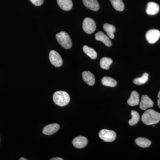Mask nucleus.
<instances>
[{
    "mask_svg": "<svg viewBox=\"0 0 160 160\" xmlns=\"http://www.w3.org/2000/svg\"><path fill=\"white\" fill-rule=\"evenodd\" d=\"M142 120L146 125H154L160 122V113L153 109H148L143 113Z\"/></svg>",
    "mask_w": 160,
    "mask_h": 160,
    "instance_id": "nucleus-1",
    "label": "nucleus"
},
{
    "mask_svg": "<svg viewBox=\"0 0 160 160\" xmlns=\"http://www.w3.org/2000/svg\"><path fill=\"white\" fill-rule=\"evenodd\" d=\"M53 100L58 106H66L70 102V97L66 92L58 91L56 92L53 95Z\"/></svg>",
    "mask_w": 160,
    "mask_h": 160,
    "instance_id": "nucleus-2",
    "label": "nucleus"
},
{
    "mask_svg": "<svg viewBox=\"0 0 160 160\" xmlns=\"http://www.w3.org/2000/svg\"><path fill=\"white\" fill-rule=\"evenodd\" d=\"M57 40L60 45L66 49L72 47V43L69 35L65 32H61L56 35Z\"/></svg>",
    "mask_w": 160,
    "mask_h": 160,
    "instance_id": "nucleus-3",
    "label": "nucleus"
},
{
    "mask_svg": "<svg viewBox=\"0 0 160 160\" xmlns=\"http://www.w3.org/2000/svg\"><path fill=\"white\" fill-rule=\"evenodd\" d=\"M96 24L94 20L90 18H86L83 22V30L88 34H91L96 29Z\"/></svg>",
    "mask_w": 160,
    "mask_h": 160,
    "instance_id": "nucleus-4",
    "label": "nucleus"
},
{
    "mask_svg": "<svg viewBox=\"0 0 160 160\" xmlns=\"http://www.w3.org/2000/svg\"><path fill=\"white\" fill-rule=\"evenodd\" d=\"M101 139L106 142H112L116 139V133L114 131L108 129H102L99 133Z\"/></svg>",
    "mask_w": 160,
    "mask_h": 160,
    "instance_id": "nucleus-5",
    "label": "nucleus"
},
{
    "mask_svg": "<svg viewBox=\"0 0 160 160\" xmlns=\"http://www.w3.org/2000/svg\"><path fill=\"white\" fill-rule=\"evenodd\" d=\"M49 58L50 62L55 67H59L62 65L63 61L61 56L55 50H51L49 52Z\"/></svg>",
    "mask_w": 160,
    "mask_h": 160,
    "instance_id": "nucleus-6",
    "label": "nucleus"
},
{
    "mask_svg": "<svg viewBox=\"0 0 160 160\" xmlns=\"http://www.w3.org/2000/svg\"><path fill=\"white\" fill-rule=\"evenodd\" d=\"M146 37L148 42L150 44H154L158 42L159 39L160 32L158 29H150L146 32Z\"/></svg>",
    "mask_w": 160,
    "mask_h": 160,
    "instance_id": "nucleus-7",
    "label": "nucleus"
},
{
    "mask_svg": "<svg viewBox=\"0 0 160 160\" xmlns=\"http://www.w3.org/2000/svg\"><path fill=\"white\" fill-rule=\"evenodd\" d=\"M153 102L146 95H143L140 102V108L142 110H146L153 106Z\"/></svg>",
    "mask_w": 160,
    "mask_h": 160,
    "instance_id": "nucleus-8",
    "label": "nucleus"
},
{
    "mask_svg": "<svg viewBox=\"0 0 160 160\" xmlns=\"http://www.w3.org/2000/svg\"><path fill=\"white\" fill-rule=\"evenodd\" d=\"M72 145L75 148L82 149L86 147L88 143V139L83 136H78L75 138L72 142Z\"/></svg>",
    "mask_w": 160,
    "mask_h": 160,
    "instance_id": "nucleus-9",
    "label": "nucleus"
},
{
    "mask_svg": "<svg viewBox=\"0 0 160 160\" xmlns=\"http://www.w3.org/2000/svg\"><path fill=\"white\" fill-rule=\"evenodd\" d=\"M60 129V126L57 123L50 124L43 128L42 132L44 134L47 135L53 134L58 131Z\"/></svg>",
    "mask_w": 160,
    "mask_h": 160,
    "instance_id": "nucleus-10",
    "label": "nucleus"
},
{
    "mask_svg": "<svg viewBox=\"0 0 160 160\" xmlns=\"http://www.w3.org/2000/svg\"><path fill=\"white\" fill-rule=\"evenodd\" d=\"M95 39L98 41L102 42L106 46L110 47L112 45L109 37L107 36L102 32H98L95 34Z\"/></svg>",
    "mask_w": 160,
    "mask_h": 160,
    "instance_id": "nucleus-11",
    "label": "nucleus"
},
{
    "mask_svg": "<svg viewBox=\"0 0 160 160\" xmlns=\"http://www.w3.org/2000/svg\"><path fill=\"white\" fill-rule=\"evenodd\" d=\"M159 6L157 3L149 2L148 3L146 9V12L150 15H154L159 11Z\"/></svg>",
    "mask_w": 160,
    "mask_h": 160,
    "instance_id": "nucleus-12",
    "label": "nucleus"
},
{
    "mask_svg": "<svg viewBox=\"0 0 160 160\" xmlns=\"http://www.w3.org/2000/svg\"><path fill=\"white\" fill-rule=\"evenodd\" d=\"M84 6L92 11H97L99 9V4L97 0H82Z\"/></svg>",
    "mask_w": 160,
    "mask_h": 160,
    "instance_id": "nucleus-13",
    "label": "nucleus"
},
{
    "mask_svg": "<svg viewBox=\"0 0 160 160\" xmlns=\"http://www.w3.org/2000/svg\"><path fill=\"white\" fill-rule=\"evenodd\" d=\"M127 103L128 105L132 106H138L139 104V94L136 91L132 92L130 98L127 101Z\"/></svg>",
    "mask_w": 160,
    "mask_h": 160,
    "instance_id": "nucleus-14",
    "label": "nucleus"
},
{
    "mask_svg": "<svg viewBox=\"0 0 160 160\" xmlns=\"http://www.w3.org/2000/svg\"><path fill=\"white\" fill-rule=\"evenodd\" d=\"M82 77L84 82L89 86H93L95 82L94 75L89 71H84L82 72Z\"/></svg>",
    "mask_w": 160,
    "mask_h": 160,
    "instance_id": "nucleus-15",
    "label": "nucleus"
},
{
    "mask_svg": "<svg viewBox=\"0 0 160 160\" xmlns=\"http://www.w3.org/2000/svg\"><path fill=\"white\" fill-rule=\"evenodd\" d=\"M59 6L65 11H69L72 7V0H57Z\"/></svg>",
    "mask_w": 160,
    "mask_h": 160,
    "instance_id": "nucleus-16",
    "label": "nucleus"
},
{
    "mask_svg": "<svg viewBox=\"0 0 160 160\" xmlns=\"http://www.w3.org/2000/svg\"><path fill=\"white\" fill-rule=\"evenodd\" d=\"M103 29L106 32L107 35L109 37V38H114V33L116 31V28L114 26L111 25V24L106 23L103 26Z\"/></svg>",
    "mask_w": 160,
    "mask_h": 160,
    "instance_id": "nucleus-17",
    "label": "nucleus"
},
{
    "mask_svg": "<svg viewBox=\"0 0 160 160\" xmlns=\"http://www.w3.org/2000/svg\"><path fill=\"white\" fill-rule=\"evenodd\" d=\"M135 143L137 145L142 148H147L150 146L151 142L150 140L146 138H139L135 140Z\"/></svg>",
    "mask_w": 160,
    "mask_h": 160,
    "instance_id": "nucleus-18",
    "label": "nucleus"
},
{
    "mask_svg": "<svg viewBox=\"0 0 160 160\" xmlns=\"http://www.w3.org/2000/svg\"><path fill=\"white\" fill-rule=\"evenodd\" d=\"M102 83L104 86L114 87L117 85V82L112 78L105 77L102 79Z\"/></svg>",
    "mask_w": 160,
    "mask_h": 160,
    "instance_id": "nucleus-19",
    "label": "nucleus"
},
{
    "mask_svg": "<svg viewBox=\"0 0 160 160\" xmlns=\"http://www.w3.org/2000/svg\"><path fill=\"white\" fill-rule=\"evenodd\" d=\"M83 50L87 56L92 59H95L97 58V53L92 48L88 47V46H83Z\"/></svg>",
    "mask_w": 160,
    "mask_h": 160,
    "instance_id": "nucleus-20",
    "label": "nucleus"
},
{
    "mask_svg": "<svg viewBox=\"0 0 160 160\" xmlns=\"http://www.w3.org/2000/svg\"><path fill=\"white\" fill-rule=\"evenodd\" d=\"M112 61L109 58H102L100 60V65L101 68L104 69H109L110 65L112 64Z\"/></svg>",
    "mask_w": 160,
    "mask_h": 160,
    "instance_id": "nucleus-21",
    "label": "nucleus"
},
{
    "mask_svg": "<svg viewBox=\"0 0 160 160\" xmlns=\"http://www.w3.org/2000/svg\"><path fill=\"white\" fill-rule=\"evenodd\" d=\"M112 5L116 10L122 11L125 8V5L122 0H110Z\"/></svg>",
    "mask_w": 160,
    "mask_h": 160,
    "instance_id": "nucleus-22",
    "label": "nucleus"
},
{
    "mask_svg": "<svg viewBox=\"0 0 160 160\" xmlns=\"http://www.w3.org/2000/svg\"><path fill=\"white\" fill-rule=\"evenodd\" d=\"M149 79V74L147 73H144L141 78H135L133 81L134 84L137 85H142L147 82Z\"/></svg>",
    "mask_w": 160,
    "mask_h": 160,
    "instance_id": "nucleus-23",
    "label": "nucleus"
},
{
    "mask_svg": "<svg viewBox=\"0 0 160 160\" xmlns=\"http://www.w3.org/2000/svg\"><path fill=\"white\" fill-rule=\"evenodd\" d=\"M132 118L129 121V125L131 126H133L136 125L138 122L139 121L140 115L135 110H132L131 112Z\"/></svg>",
    "mask_w": 160,
    "mask_h": 160,
    "instance_id": "nucleus-24",
    "label": "nucleus"
},
{
    "mask_svg": "<svg viewBox=\"0 0 160 160\" xmlns=\"http://www.w3.org/2000/svg\"><path fill=\"white\" fill-rule=\"evenodd\" d=\"M33 5L35 6H40L42 5L44 0H30Z\"/></svg>",
    "mask_w": 160,
    "mask_h": 160,
    "instance_id": "nucleus-25",
    "label": "nucleus"
},
{
    "mask_svg": "<svg viewBox=\"0 0 160 160\" xmlns=\"http://www.w3.org/2000/svg\"><path fill=\"white\" fill-rule=\"evenodd\" d=\"M158 106L160 108V91L159 92L158 94Z\"/></svg>",
    "mask_w": 160,
    "mask_h": 160,
    "instance_id": "nucleus-26",
    "label": "nucleus"
},
{
    "mask_svg": "<svg viewBox=\"0 0 160 160\" xmlns=\"http://www.w3.org/2000/svg\"><path fill=\"white\" fill-rule=\"evenodd\" d=\"M51 160H63V159H62V158H52L50 159Z\"/></svg>",
    "mask_w": 160,
    "mask_h": 160,
    "instance_id": "nucleus-27",
    "label": "nucleus"
},
{
    "mask_svg": "<svg viewBox=\"0 0 160 160\" xmlns=\"http://www.w3.org/2000/svg\"><path fill=\"white\" fill-rule=\"evenodd\" d=\"M26 159L25 158H21L20 159V160H26Z\"/></svg>",
    "mask_w": 160,
    "mask_h": 160,
    "instance_id": "nucleus-28",
    "label": "nucleus"
},
{
    "mask_svg": "<svg viewBox=\"0 0 160 160\" xmlns=\"http://www.w3.org/2000/svg\"></svg>",
    "mask_w": 160,
    "mask_h": 160,
    "instance_id": "nucleus-29",
    "label": "nucleus"
}]
</instances>
